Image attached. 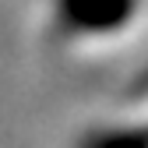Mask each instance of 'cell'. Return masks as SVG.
<instances>
[{
    "instance_id": "6da1fadb",
    "label": "cell",
    "mask_w": 148,
    "mask_h": 148,
    "mask_svg": "<svg viewBox=\"0 0 148 148\" xmlns=\"http://www.w3.org/2000/svg\"><path fill=\"white\" fill-rule=\"evenodd\" d=\"M134 11V0H60V18L74 32H113Z\"/></svg>"
},
{
    "instance_id": "7a4b0ae2",
    "label": "cell",
    "mask_w": 148,
    "mask_h": 148,
    "mask_svg": "<svg viewBox=\"0 0 148 148\" xmlns=\"http://www.w3.org/2000/svg\"><path fill=\"white\" fill-rule=\"evenodd\" d=\"M85 148H148V134L134 127H116V131H99L85 141Z\"/></svg>"
}]
</instances>
